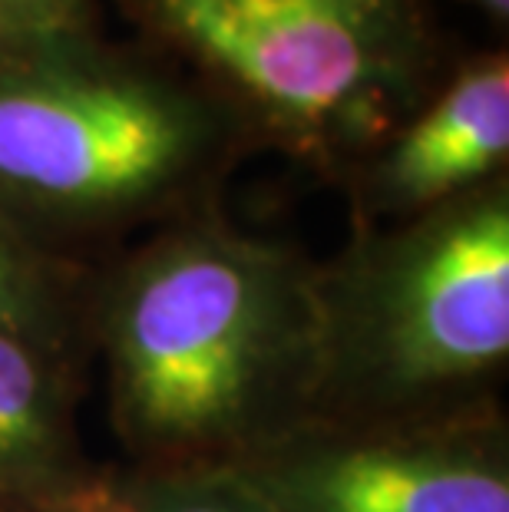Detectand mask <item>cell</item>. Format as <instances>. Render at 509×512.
Listing matches in <instances>:
<instances>
[{
  "label": "cell",
  "instance_id": "6da1fadb",
  "mask_svg": "<svg viewBox=\"0 0 509 512\" xmlns=\"http://www.w3.org/2000/svg\"><path fill=\"white\" fill-rule=\"evenodd\" d=\"M314 275L202 209L96 275L90 351L133 466L232 463L314 417Z\"/></svg>",
  "mask_w": 509,
  "mask_h": 512
},
{
  "label": "cell",
  "instance_id": "7a4b0ae2",
  "mask_svg": "<svg viewBox=\"0 0 509 512\" xmlns=\"http://www.w3.org/2000/svg\"><path fill=\"white\" fill-rule=\"evenodd\" d=\"M314 417L414 420L493 403L509 361L506 176L318 265Z\"/></svg>",
  "mask_w": 509,
  "mask_h": 512
},
{
  "label": "cell",
  "instance_id": "3957f363",
  "mask_svg": "<svg viewBox=\"0 0 509 512\" xmlns=\"http://www.w3.org/2000/svg\"><path fill=\"white\" fill-rule=\"evenodd\" d=\"M242 139L219 96L86 34L0 47V209L53 245L199 212Z\"/></svg>",
  "mask_w": 509,
  "mask_h": 512
},
{
  "label": "cell",
  "instance_id": "277c9868",
  "mask_svg": "<svg viewBox=\"0 0 509 512\" xmlns=\"http://www.w3.org/2000/svg\"><path fill=\"white\" fill-rule=\"evenodd\" d=\"M245 133L318 169L364 162L427 100L420 0H126Z\"/></svg>",
  "mask_w": 509,
  "mask_h": 512
},
{
  "label": "cell",
  "instance_id": "5b68a950",
  "mask_svg": "<svg viewBox=\"0 0 509 512\" xmlns=\"http://www.w3.org/2000/svg\"><path fill=\"white\" fill-rule=\"evenodd\" d=\"M229 466L278 512H509L496 400L414 420H308Z\"/></svg>",
  "mask_w": 509,
  "mask_h": 512
},
{
  "label": "cell",
  "instance_id": "8992f818",
  "mask_svg": "<svg viewBox=\"0 0 509 512\" xmlns=\"http://www.w3.org/2000/svg\"><path fill=\"white\" fill-rule=\"evenodd\" d=\"M509 159V63L486 53L463 63L361 162L364 215L394 222L500 179Z\"/></svg>",
  "mask_w": 509,
  "mask_h": 512
},
{
  "label": "cell",
  "instance_id": "52a82bcc",
  "mask_svg": "<svg viewBox=\"0 0 509 512\" xmlns=\"http://www.w3.org/2000/svg\"><path fill=\"white\" fill-rule=\"evenodd\" d=\"M80 374L0 334V512H90L106 470L77 427Z\"/></svg>",
  "mask_w": 509,
  "mask_h": 512
},
{
  "label": "cell",
  "instance_id": "ba28073f",
  "mask_svg": "<svg viewBox=\"0 0 509 512\" xmlns=\"http://www.w3.org/2000/svg\"><path fill=\"white\" fill-rule=\"evenodd\" d=\"M96 275L0 209V334L80 374L90 357Z\"/></svg>",
  "mask_w": 509,
  "mask_h": 512
},
{
  "label": "cell",
  "instance_id": "9c48e42d",
  "mask_svg": "<svg viewBox=\"0 0 509 512\" xmlns=\"http://www.w3.org/2000/svg\"><path fill=\"white\" fill-rule=\"evenodd\" d=\"M90 512H278L229 463L106 470Z\"/></svg>",
  "mask_w": 509,
  "mask_h": 512
},
{
  "label": "cell",
  "instance_id": "30bf717a",
  "mask_svg": "<svg viewBox=\"0 0 509 512\" xmlns=\"http://www.w3.org/2000/svg\"><path fill=\"white\" fill-rule=\"evenodd\" d=\"M90 0H0V47L86 34Z\"/></svg>",
  "mask_w": 509,
  "mask_h": 512
},
{
  "label": "cell",
  "instance_id": "8fae6325",
  "mask_svg": "<svg viewBox=\"0 0 509 512\" xmlns=\"http://www.w3.org/2000/svg\"><path fill=\"white\" fill-rule=\"evenodd\" d=\"M467 4L480 7L483 14L493 17V20H506L509 17V0H467Z\"/></svg>",
  "mask_w": 509,
  "mask_h": 512
}]
</instances>
